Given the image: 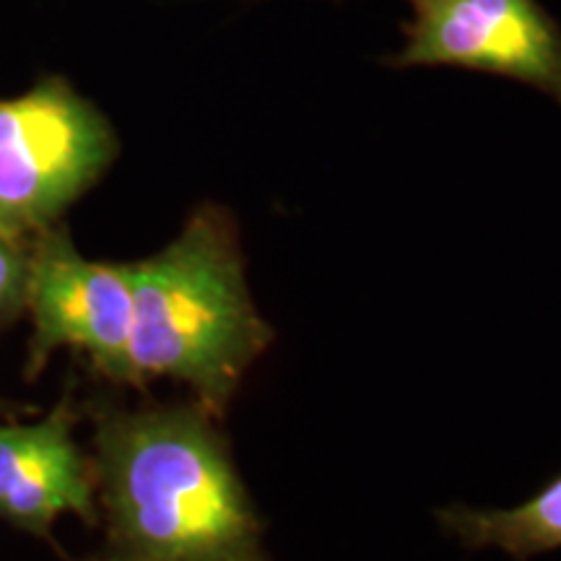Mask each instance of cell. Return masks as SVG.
<instances>
[{
    "label": "cell",
    "mask_w": 561,
    "mask_h": 561,
    "mask_svg": "<svg viewBox=\"0 0 561 561\" xmlns=\"http://www.w3.org/2000/svg\"><path fill=\"white\" fill-rule=\"evenodd\" d=\"M100 561H125V559H121V557H115V553H112L110 559H100Z\"/></svg>",
    "instance_id": "obj_9"
},
{
    "label": "cell",
    "mask_w": 561,
    "mask_h": 561,
    "mask_svg": "<svg viewBox=\"0 0 561 561\" xmlns=\"http://www.w3.org/2000/svg\"><path fill=\"white\" fill-rule=\"evenodd\" d=\"M257 561H263V559H257Z\"/></svg>",
    "instance_id": "obj_11"
},
{
    "label": "cell",
    "mask_w": 561,
    "mask_h": 561,
    "mask_svg": "<svg viewBox=\"0 0 561 561\" xmlns=\"http://www.w3.org/2000/svg\"><path fill=\"white\" fill-rule=\"evenodd\" d=\"M3 409H5V405H3V401H0V413H3Z\"/></svg>",
    "instance_id": "obj_10"
},
{
    "label": "cell",
    "mask_w": 561,
    "mask_h": 561,
    "mask_svg": "<svg viewBox=\"0 0 561 561\" xmlns=\"http://www.w3.org/2000/svg\"><path fill=\"white\" fill-rule=\"evenodd\" d=\"M26 284H30V240L0 229V325L24 314Z\"/></svg>",
    "instance_id": "obj_8"
},
{
    "label": "cell",
    "mask_w": 561,
    "mask_h": 561,
    "mask_svg": "<svg viewBox=\"0 0 561 561\" xmlns=\"http://www.w3.org/2000/svg\"><path fill=\"white\" fill-rule=\"evenodd\" d=\"M396 68H466L538 89L561 107V26L538 0H409Z\"/></svg>",
    "instance_id": "obj_5"
},
{
    "label": "cell",
    "mask_w": 561,
    "mask_h": 561,
    "mask_svg": "<svg viewBox=\"0 0 561 561\" xmlns=\"http://www.w3.org/2000/svg\"><path fill=\"white\" fill-rule=\"evenodd\" d=\"M442 528L466 549H496L517 561L561 549V476L523 504L507 510L445 507Z\"/></svg>",
    "instance_id": "obj_7"
},
{
    "label": "cell",
    "mask_w": 561,
    "mask_h": 561,
    "mask_svg": "<svg viewBox=\"0 0 561 561\" xmlns=\"http://www.w3.org/2000/svg\"><path fill=\"white\" fill-rule=\"evenodd\" d=\"M24 314L32 318V364L79 351L112 382L133 385V291L125 263L83 257L60 224L30 240Z\"/></svg>",
    "instance_id": "obj_4"
},
{
    "label": "cell",
    "mask_w": 561,
    "mask_h": 561,
    "mask_svg": "<svg viewBox=\"0 0 561 561\" xmlns=\"http://www.w3.org/2000/svg\"><path fill=\"white\" fill-rule=\"evenodd\" d=\"M198 401L96 416V502L125 561H257L263 523Z\"/></svg>",
    "instance_id": "obj_1"
},
{
    "label": "cell",
    "mask_w": 561,
    "mask_h": 561,
    "mask_svg": "<svg viewBox=\"0 0 561 561\" xmlns=\"http://www.w3.org/2000/svg\"><path fill=\"white\" fill-rule=\"evenodd\" d=\"M121 153L110 117L62 76L0 100V229L32 240L100 182Z\"/></svg>",
    "instance_id": "obj_3"
},
{
    "label": "cell",
    "mask_w": 561,
    "mask_h": 561,
    "mask_svg": "<svg viewBox=\"0 0 561 561\" xmlns=\"http://www.w3.org/2000/svg\"><path fill=\"white\" fill-rule=\"evenodd\" d=\"M125 265L133 291V385L180 382L221 419L276 339L248 289L234 216L203 203L170 244Z\"/></svg>",
    "instance_id": "obj_2"
},
{
    "label": "cell",
    "mask_w": 561,
    "mask_h": 561,
    "mask_svg": "<svg viewBox=\"0 0 561 561\" xmlns=\"http://www.w3.org/2000/svg\"><path fill=\"white\" fill-rule=\"evenodd\" d=\"M96 523L94 460L73 434L70 401L37 421L0 419V517L47 536L60 517Z\"/></svg>",
    "instance_id": "obj_6"
}]
</instances>
